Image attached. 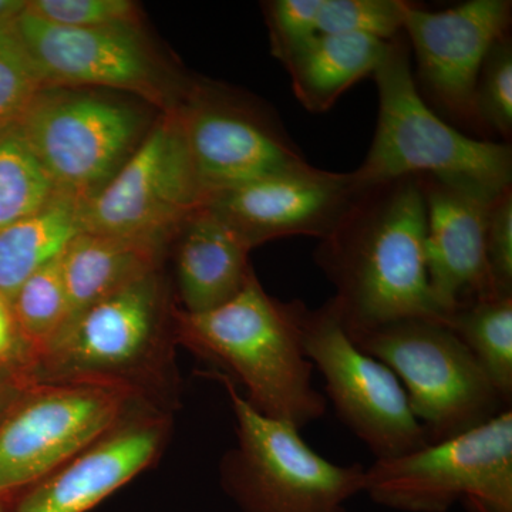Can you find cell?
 Here are the masks:
<instances>
[{
  "label": "cell",
  "mask_w": 512,
  "mask_h": 512,
  "mask_svg": "<svg viewBox=\"0 0 512 512\" xmlns=\"http://www.w3.org/2000/svg\"><path fill=\"white\" fill-rule=\"evenodd\" d=\"M313 259L335 288L332 299L350 338L406 319L447 325L427 274L420 177L360 191Z\"/></svg>",
  "instance_id": "6da1fadb"
},
{
  "label": "cell",
  "mask_w": 512,
  "mask_h": 512,
  "mask_svg": "<svg viewBox=\"0 0 512 512\" xmlns=\"http://www.w3.org/2000/svg\"><path fill=\"white\" fill-rule=\"evenodd\" d=\"M309 308L269 295L255 272L228 302L200 313L174 309V335L231 382L259 413L305 429L322 419L328 400L313 386V367L303 345Z\"/></svg>",
  "instance_id": "7a4b0ae2"
},
{
  "label": "cell",
  "mask_w": 512,
  "mask_h": 512,
  "mask_svg": "<svg viewBox=\"0 0 512 512\" xmlns=\"http://www.w3.org/2000/svg\"><path fill=\"white\" fill-rule=\"evenodd\" d=\"M174 303L160 269L87 306L30 366L32 382L106 384L173 413L180 396Z\"/></svg>",
  "instance_id": "3957f363"
},
{
  "label": "cell",
  "mask_w": 512,
  "mask_h": 512,
  "mask_svg": "<svg viewBox=\"0 0 512 512\" xmlns=\"http://www.w3.org/2000/svg\"><path fill=\"white\" fill-rule=\"evenodd\" d=\"M379 117L369 153L352 171L360 190L403 177L468 178L508 187V143L477 140L441 119L417 89L404 32L390 40L375 74Z\"/></svg>",
  "instance_id": "277c9868"
},
{
  "label": "cell",
  "mask_w": 512,
  "mask_h": 512,
  "mask_svg": "<svg viewBox=\"0 0 512 512\" xmlns=\"http://www.w3.org/2000/svg\"><path fill=\"white\" fill-rule=\"evenodd\" d=\"M237 424V446L222 458L221 485L242 512H348L365 493L366 468L320 456L301 429L255 410L237 384L218 375Z\"/></svg>",
  "instance_id": "5b68a950"
},
{
  "label": "cell",
  "mask_w": 512,
  "mask_h": 512,
  "mask_svg": "<svg viewBox=\"0 0 512 512\" xmlns=\"http://www.w3.org/2000/svg\"><path fill=\"white\" fill-rule=\"evenodd\" d=\"M352 339L400 380L429 443L453 439L511 409L446 323L399 320Z\"/></svg>",
  "instance_id": "8992f818"
},
{
  "label": "cell",
  "mask_w": 512,
  "mask_h": 512,
  "mask_svg": "<svg viewBox=\"0 0 512 512\" xmlns=\"http://www.w3.org/2000/svg\"><path fill=\"white\" fill-rule=\"evenodd\" d=\"M365 494L402 512H512V410L453 439L366 468Z\"/></svg>",
  "instance_id": "52a82bcc"
},
{
  "label": "cell",
  "mask_w": 512,
  "mask_h": 512,
  "mask_svg": "<svg viewBox=\"0 0 512 512\" xmlns=\"http://www.w3.org/2000/svg\"><path fill=\"white\" fill-rule=\"evenodd\" d=\"M19 127L56 187L87 200L148 131L146 113L136 104L76 87H47Z\"/></svg>",
  "instance_id": "ba28073f"
},
{
  "label": "cell",
  "mask_w": 512,
  "mask_h": 512,
  "mask_svg": "<svg viewBox=\"0 0 512 512\" xmlns=\"http://www.w3.org/2000/svg\"><path fill=\"white\" fill-rule=\"evenodd\" d=\"M137 403L146 402L106 384L30 383L0 426V498L39 483L101 439Z\"/></svg>",
  "instance_id": "9c48e42d"
},
{
  "label": "cell",
  "mask_w": 512,
  "mask_h": 512,
  "mask_svg": "<svg viewBox=\"0 0 512 512\" xmlns=\"http://www.w3.org/2000/svg\"><path fill=\"white\" fill-rule=\"evenodd\" d=\"M303 345L325 380L326 400L375 460L404 456L430 444L400 380L350 338L332 298L309 309Z\"/></svg>",
  "instance_id": "30bf717a"
},
{
  "label": "cell",
  "mask_w": 512,
  "mask_h": 512,
  "mask_svg": "<svg viewBox=\"0 0 512 512\" xmlns=\"http://www.w3.org/2000/svg\"><path fill=\"white\" fill-rule=\"evenodd\" d=\"M207 197L185 146L177 107L148 128L123 167L84 205V231L168 242Z\"/></svg>",
  "instance_id": "8fae6325"
},
{
  "label": "cell",
  "mask_w": 512,
  "mask_h": 512,
  "mask_svg": "<svg viewBox=\"0 0 512 512\" xmlns=\"http://www.w3.org/2000/svg\"><path fill=\"white\" fill-rule=\"evenodd\" d=\"M177 110L207 201L308 163L278 120L232 94L211 86L195 87Z\"/></svg>",
  "instance_id": "7c38bea8"
},
{
  "label": "cell",
  "mask_w": 512,
  "mask_h": 512,
  "mask_svg": "<svg viewBox=\"0 0 512 512\" xmlns=\"http://www.w3.org/2000/svg\"><path fill=\"white\" fill-rule=\"evenodd\" d=\"M510 0H470L430 12L410 6L404 36L416 57L414 82L444 116L477 127L474 90L490 47L510 33Z\"/></svg>",
  "instance_id": "4fadbf2b"
},
{
  "label": "cell",
  "mask_w": 512,
  "mask_h": 512,
  "mask_svg": "<svg viewBox=\"0 0 512 512\" xmlns=\"http://www.w3.org/2000/svg\"><path fill=\"white\" fill-rule=\"evenodd\" d=\"M16 30L47 87H107L173 109L163 70L138 25L66 28L25 10Z\"/></svg>",
  "instance_id": "5bb4252c"
},
{
  "label": "cell",
  "mask_w": 512,
  "mask_h": 512,
  "mask_svg": "<svg viewBox=\"0 0 512 512\" xmlns=\"http://www.w3.org/2000/svg\"><path fill=\"white\" fill-rule=\"evenodd\" d=\"M352 173L305 163L215 195L208 207L252 249L289 237H328L360 194Z\"/></svg>",
  "instance_id": "9a60e30c"
},
{
  "label": "cell",
  "mask_w": 512,
  "mask_h": 512,
  "mask_svg": "<svg viewBox=\"0 0 512 512\" xmlns=\"http://www.w3.org/2000/svg\"><path fill=\"white\" fill-rule=\"evenodd\" d=\"M420 180L430 289L448 319L461 306L498 295L488 272L485 234L491 205L507 187L468 178Z\"/></svg>",
  "instance_id": "2e32d148"
},
{
  "label": "cell",
  "mask_w": 512,
  "mask_h": 512,
  "mask_svg": "<svg viewBox=\"0 0 512 512\" xmlns=\"http://www.w3.org/2000/svg\"><path fill=\"white\" fill-rule=\"evenodd\" d=\"M173 414L137 403L101 439L33 484L13 512H87L160 457Z\"/></svg>",
  "instance_id": "e0dca14e"
},
{
  "label": "cell",
  "mask_w": 512,
  "mask_h": 512,
  "mask_svg": "<svg viewBox=\"0 0 512 512\" xmlns=\"http://www.w3.org/2000/svg\"><path fill=\"white\" fill-rule=\"evenodd\" d=\"M175 285L181 311L200 313L228 302L254 272L252 248L237 229L208 205L174 235Z\"/></svg>",
  "instance_id": "ac0fdd59"
},
{
  "label": "cell",
  "mask_w": 512,
  "mask_h": 512,
  "mask_svg": "<svg viewBox=\"0 0 512 512\" xmlns=\"http://www.w3.org/2000/svg\"><path fill=\"white\" fill-rule=\"evenodd\" d=\"M164 247L167 244L156 239L80 232L60 258L69 320L141 276L158 271Z\"/></svg>",
  "instance_id": "d6986e66"
},
{
  "label": "cell",
  "mask_w": 512,
  "mask_h": 512,
  "mask_svg": "<svg viewBox=\"0 0 512 512\" xmlns=\"http://www.w3.org/2000/svg\"><path fill=\"white\" fill-rule=\"evenodd\" d=\"M389 42L363 35H318L284 63L296 100L309 113L335 106L350 87L373 76Z\"/></svg>",
  "instance_id": "ffe728a7"
},
{
  "label": "cell",
  "mask_w": 512,
  "mask_h": 512,
  "mask_svg": "<svg viewBox=\"0 0 512 512\" xmlns=\"http://www.w3.org/2000/svg\"><path fill=\"white\" fill-rule=\"evenodd\" d=\"M87 198L57 190L45 207L0 229V293L13 298L26 279L63 255L83 228Z\"/></svg>",
  "instance_id": "44dd1931"
},
{
  "label": "cell",
  "mask_w": 512,
  "mask_h": 512,
  "mask_svg": "<svg viewBox=\"0 0 512 512\" xmlns=\"http://www.w3.org/2000/svg\"><path fill=\"white\" fill-rule=\"evenodd\" d=\"M447 326L476 357L504 402H512V296L491 295L451 313Z\"/></svg>",
  "instance_id": "7402d4cb"
},
{
  "label": "cell",
  "mask_w": 512,
  "mask_h": 512,
  "mask_svg": "<svg viewBox=\"0 0 512 512\" xmlns=\"http://www.w3.org/2000/svg\"><path fill=\"white\" fill-rule=\"evenodd\" d=\"M57 190L19 124L0 130V229L45 207Z\"/></svg>",
  "instance_id": "603a6c76"
},
{
  "label": "cell",
  "mask_w": 512,
  "mask_h": 512,
  "mask_svg": "<svg viewBox=\"0 0 512 512\" xmlns=\"http://www.w3.org/2000/svg\"><path fill=\"white\" fill-rule=\"evenodd\" d=\"M60 258L26 279L10 299L13 318L23 342L32 352L33 362L69 322V298Z\"/></svg>",
  "instance_id": "cb8c5ba5"
},
{
  "label": "cell",
  "mask_w": 512,
  "mask_h": 512,
  "mask_svg": "<svg viewBox=\"0 0 512 512\" xmlns=\"http://www.w3.org/2000/svg\"><path fill=\"white\" fill-rule=\"evenodd\" d=\"M45 89V79L16 25L0 28V130L18 126Z\"/></svg>",
  "instance_id": "d4e9b609"
},
{
  "label": "cell",
  "mask_w": 512,
  "mask_h": 512,
  "mask_svg": "<svg viewBox=\"0 0 512 512\" xmlns=\"http://www.w3.org/2000/svg\"><path fill=\"white\" fill-rule=\"evenodd\" d=\"M403 0H323L319 35H363L390 42L404 32L407 10Z\"/></svg>",
  "instance_id": "484cf974"
},
{
  "label": "cell",
  "mask_w": 512,
  "mask_h": 512,
  "mask_svg": "<svg viewBox=\"0 0 512 512\" xmlns=\"http://www.w3.org/2000/svg\"><path fill=\"white\" fill-rule=\"evenodd\" d=\"M477 127L503 137L512 134V40L510 33L488 50L474 90Z\"/></svg>",
  "instance_id": "4316f807"
},
{
  "label": "cell",
  "mask_w": 512,
  "mask_h": 512,
  "mask_svg": "<svg viewBox=\"0 0 512 512\" xmlns=\"http://www.w3.org/2000/svg\"><path fill=\"white\" fill-rule=\"evenodd\" d=\"M26 12L66 28L138 25V8L130 0H28Z\"/></svg>",
  "instance_id": "83f0119b"
},
{
  "label": "cell",
  "mask_w": 512,
  "mask_h": 512,
  "mask_svg": "<svg viewBox=\"0 0 512 512\" xmlns=\"http://www.w3.org/2000/svg\"><path fill=\"white\" fill-rule=\"evenodd\" d=\"M323 0H271L264 6L271 53L288 62L319 35Z\"/></svg>",
  "instance_id": "f1b7e54d"
},
{
  "label": "cell",
  "mask_w": 512,
  "mask_h": 512,
  "mask_svg": "<svg viewBox=\"0 0 512 512\" xmlns=\"http://www.w3.org/2000/svg\"><path fill=\"white\" fill-rule=\"evenodd\" d=\"M488 272L498 295L512 296V187L495 198L485 234Z\"/></svg>",
  "instance_id": "f546056e"
},
{
  "label": "cell",
  "mask_w": 512,
  "mask_h": 512,
  "mask_svg": "<svg viewBox=\"0 0 512 512\" xmlns=\"http://www.w3.org/2000/svg\"><path fill=\"white\" fill-rule=\"evenodd\" d=\"M33 355L20 336L9 299L0 293V369H30Z\"/></svg>",
  "instance_id": "4dcf8cb0"
},
{
  "label": "cell",
  "mask_w": 512,
  "mask_h": 512,
  "mask_svg": "<svg viewBox=\"0 0 512 512\" xmlns=\"http://www.w3.org/2000/svg\"><path fill=\"white\" fill-rule=\"evenodd\" d=\"M30 383L28 369H0V426Z\"/></svg>",
  "instance_id": "1f68e13d"
},
{
  "label": "cell",
  "mask_w": 512,
  "mask_h": 512,
  "mask_svg": "<svg viewBox=\"0 0 512 512\" xmlns=\"http://www.w3.org/2000/svg\"><path fill=\"white\" fill-rule=\"evenodd\" d=\"M28 8V0H0V28L15 26Z\"/></svg>",
  "instance_id": "d6a6232c"
},
{
  "label": "cell",
  "mask_w": 512,
  "mask_h": 512,
  "mask_svg": "<svg viewBox=\"0 0 512 512\" xmlns=\"http://www.w3.org/2000/svg\"><path fill=\"white\" fill-rule=\"evenodd\" d=\"M0 512H6V505L5 501H3V498H0Z\"/></svg>",
  "instance_id": "836d02e7"
}]
</instances>
